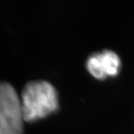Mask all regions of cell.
Listing matches in <instances>:
<instances>
[{
	"instance_id": "1",
	"label": "cell",
	"mask_w": 134,
	"mask_h": 134,
	"mask_svg": "<svg viewBox=\"0 0 134 134\" xmlns=\"http://www.w3.org/2000/svg\"><path fill=\"white\" fill-rule=\"evenodd\" d=\"M19 98L23 118L27 122L46 118L59 107L58 92L52 84L46 81L28 83Z\"/></svg>"
},
{
	"instance_id": "2",
	"label": "cell",
	"mask_w": 134,
	"mask_h": 134,
	"mask_svg": "<svg viewBox=\"0 0 134 134\" xmlns=\"http://www.w3.org/2000/svg\"><path fill=\"white\" fill-rule=\"evenodd\" d=\"M20 98L8 83L0 82V134H23Z\"/></svg>"
},
{
	"instance_id": "3",
	"label": "cell",
	"mask_w": 134,
	"mask_h": 134,
	"mask_svg": "<svg viewBox=\"0 0 134 134\" xmlns=\"http://www.w3.org/2000/svg\"><path fill=\"white\" fill-rule=\"evenodd\" d=\"M99 52L102 68L107 77L116 76L119 72L121 65L119 54L110 49H104Z\"/></svg>"
},
{
	"instance_id": "4",
	"label": "cell",
	"mask_w": 134,
	"mask_h": 134,
	"mask_svg": "<svg viewBox=\"0 0 134 134\" xmlns=\"http://www.w3.org/2000/svg\"><path fill=\"white\" fill-rule=\"evenodd\" d=\"M86 67L88 72L97 79L103 80L107 77L102 68L99 52L92 53L89 55L86 59Z\"/></svg>"
}]
</instances>
